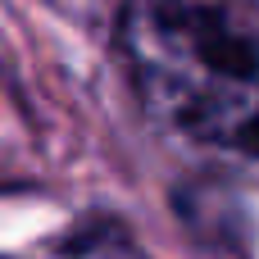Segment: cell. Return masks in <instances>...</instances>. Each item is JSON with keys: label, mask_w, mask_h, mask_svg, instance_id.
<instances>
[{"label": "cell", "mask_w": 259, "mask_h": 259, "mask_svg": "<svg viewBox=\"0 0 259 259\" xmlns=\"http://www.w3.org/2000/svg\"><path fill=\"white\" fill-rule=\"evenodd\" d=\"M118 59L159 132L259 182V0H123Z\"/></svg>", "instance_id": "cell-1"}]
</instances>
